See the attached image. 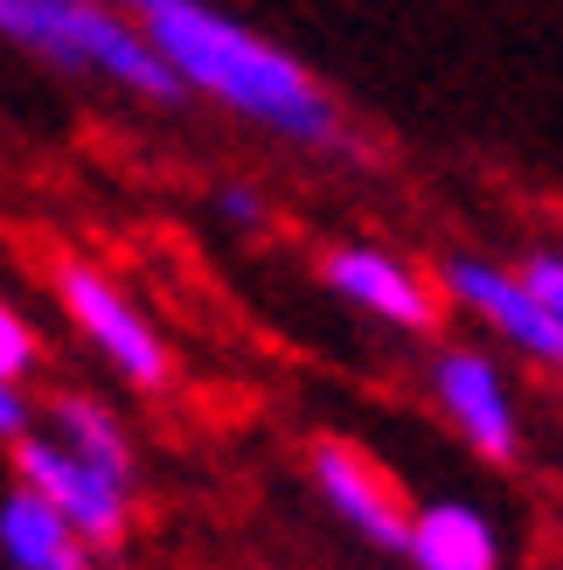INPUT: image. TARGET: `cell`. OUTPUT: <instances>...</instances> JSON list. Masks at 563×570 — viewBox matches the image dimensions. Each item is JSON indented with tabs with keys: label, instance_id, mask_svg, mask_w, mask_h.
<instances>
[{
	"label": "cell",
	"instance_id": "6da1fadb",
	"mask_svg": "<svg viewBox=\"0 0 563 570\" xmlns=\"http://www.w3.org/2000/svg\"><path fill=\"white\" fill-rule=\"evenodd\" d=\"M111 8H126L139 21V36L175 70L181 98H203L216 111H230L237 126L271 132L299 154H355L348 111L265 28L237 21L216 0H111Z\"/></svg>",
	"mask_w": 563,
	"mask_h": 570
},
{
	"label": "cell",
	"instance_id": "7a4b0ae2",
	"mask_svg": "<svg viewBox=\"0 0 563 570\" xmlns=\"http://www.w3.org/2000/svg\"><path fill=\"white\" fill-rule=\"evenodd\" d=\"M0 42L56 77L105 83L132 105H188L160 49L111 0H0Z\"/></svg>",
	"mask_w": 563,
	"mask_h": 570
},
{
	"label": "cell",
	"instance_id": "3957f363",
	"mask_svg": "<svg viewBox=\"0 0 563 570\" xmlns=\"http://www.w3.org/2000/svg\"><path fill=\"white\" fill-rule=\"evenodd\" d=\"M425 396L445 417V432H453L473 460L522 466L529 417H522V396H515V376H508V355L481 348V341H438L425 355Z\"/></svg>",
	"mask_w": 563,
	"mask_h": 570
},
{
	"label": "cell",
	"instance_id": "277c9868",
	"mask_svg": "<svg viewBox=\"0 0 563 570\" xmlns=\"http://www.w3.org/2000/svg\"><path fill=\"white\" fill-rule=\"evenodd\" d=\"M438 299L460 313V321L494 341V355H515L529 368L563 383V321L515 278L508 258H487V250H453L438 272Z\"/></svg>",
	"mask_w": 563,
	"mask_h": 570
},
{
	"label": "cell",
	"instance_id": "5b68a950",
	"mask_svg": "<svg viewBox=\"0 0 563 570\" xmlns=\"http://www.w3.org/2000/svg\"><path fill=\"white\" fill-rule=\"evenodd\" d=\"M56 299H63L70 327L83 334V348H91L126 390L154 396V390L175 383V348H167V334L154 327V313L139 306L105 265H91V258H56Z\"/></svg>",
	"mask_w": 563,
	"mask_h": 570
},
{
	"label": "cell",
	"instance_id": "8992f818",
	"mask_svg": "<svg viewBox=\"0 0 563 570\" xmlns=\"http://www.w3.org/2000/svg\"><path fill=\"white\" fill-rule=\"evenodd\" d=\"M8 452H14V480H21V488L42 494L98 557H119L126 550V535H132V480L105 473L91 460H77V452L56 445L42 424H36V432H21Z\"/></svg>",
	"mask_w": 563,
	"mask_h": 570
},
{
	"label": "cell",
	"instance_id": "52a82bcc",
	"mask_svg": "<svg viewBox=\"0 0 563 570\" xmlns=\"http://www.w3.org/2000/svg\"><path fill=\"white\" fill-rule=\"evenodd\" d=\"M306 480H314L320 508L355 535V543H369V550H383V557H397V550H404L411 494L397 488V473H389L369 445L320 432L314 445H306Z\"/></svg>",
	"mask_w": 563,
	"mask_h": 570
},
{
	"label": "cell",
	"instance_id": "ba28073f",
	"mask_svg": "<svg viewBox=\"0 0 563 570\" xmlns=\"http://www.w3.org/2000/svg\"><path fill=\"white\" fill-rule=\"evenodd\" d=\"M320 285L342 306L369 313L389 334H438V321H445L438 278L425 265H411L404 250H389V244H327L320 250Z\"/></svg>",
	"mask_w": 563,
	"mask_h": 570
},
{
	"label": "cell",
	"instance_id": "9c48e42d",
	"mask_svg": "<svg viewBox=\"0 0 563 570\" xmlns=\"http://www.w3.org/2000/svg\"><path fill=\"white\" fill-rule=\"evenodd\" d=\"M397 557L411 570H501V529L487 522V508H473L460 494L411 501V529Z\"/></svg>",
	"mask_w": 563,
	"mask_h": 570
},
{
	"label": "cell",
	"instance_id": "30bf717a",
	"mask_svg": "<svg viewBox=\"0 0 563 570\" xmlns=\"http://www.w3.org/2000/svg\"><path fill=\"white\" fill-rule=\"evenodd\" d=\"M0 563L8 570H98V550L21 480L0 494Z\"/></svg>",
	"mask_w": 563,
	"mask_h": 570
},
{
	"label": "cell",
	"instance_id": "8fae6325",
	"mask_svg": "<svg viewBox=\"0 0 563 570\" xmlns=\"http://www.w3.org/2000/svg\"><path fill=\"white\" fill-rule=\"evenodd\" d=\"M42 432H49L56 445H70L77 460H91V466H105V473H119V480L139 473L132 424H126V411L111 404V396H98V390H56L49 404H42Z\"/></svg>",
	"mask_w": 563,
	"mask_h": 570
},
{
	"label": "cell",
	"instance_id": "7c38bea8",
	"mask_svg": "<svg viewBox=\"0 0 563 570\" xmlns=\"http://www.w3.org/2000/svg\"><path fill=\"white\" fill-rule=\"evenodd\" d=\"M42 368V334H36V321L0 293V376H14V383H28Z\"/></svg>",
	"mask_w": 563,
	"mask_h": 570
},
{
	"label": "cell",
	"instance_id": "4fadbf2b",
	"mask_svg": "<svg viewBox=\"0 0 563 570\" xmlns=\"http://www.w3.org/2000/svg\"><path fill=\"white\" fill-rule=\"evenodd\" d=\"M508 265H515V278L529 285V293L563 321V244H529L522 258H508Z\"/></svg>",
	"mask_w": 563,
	"mask_h": 570
},
{
	"label": "cell",
	"instance_id": "5bb4252c",
	"mask_svg": "<svg viewBox=\"0 0 563 570\" xmlns=\"http://www.w3.org/2000/svg\"><path fill=\"white\" fill-rule=\"evenodd\" d=\"M216 216L230 223V230L258 237V230H271V195L250 188V181H223V188H216Z\"/></svg>",
	"mask_w": 563,
	"mask_h": 570
},
{
	"label": "cell",
	"instance_id": "9a60e30c",
	"mask_svg": "<svg viewBox=\"0 0 563 570\" xmlns=\"http://www.w3.org/2000/svg\"><path fill=\"white\" fill-rule=\"evenodd\" d=\"M21 432H36V396H28V383L0 376V445H14Z\"/></svg>",
	"mask_w": 563,
	"mask_h": 570
},
{
	"label": "cell",
	"instance_id": "2e32d148",
	"mask_svg": "<svg viewBox=\"0 0 563 570\" xmlns=\"http://www.w3.org/2000/svg\"><path fill=\"white\" fill-rule=\"evenodd\" d=\"M556 466H563V417H556Z\"/></svg>",
	"mask_w": 563,
	"mask_h": 570
}]
</instances>
